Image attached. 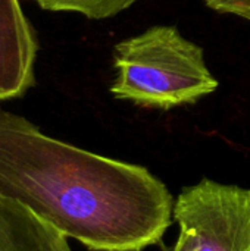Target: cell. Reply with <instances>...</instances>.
I'll return each instance as SVG.
<instances>
[{
    "instance_id": "cell-1",
    "label": "cell",
    "mask_w": 250,
    "mask_h": 251,
    "mask_svg": "<svg viewBox=\"0 0 250 251\" xmlns=\"http://www.w3.org/2000/svg\"><path fill=\"white\" fill-rule=\"evenodd\" d=\"M0 194L94 251H141L172 224L174 201L146 168L46 135L0 109Z\"/></svg>"
},
{
    "instance_id": "cell-2",
    "label": "cell",
    "mask_w": 250,
    "mask_h": 251,
    "mask_svg": "<svg viewBox=\"0 0 250 251\" xmlns=\"http://www.w3.org/2000/svg\"><path fill=\"white\" fill-rule=\"evenodd\" d=\"M113 66V97L144 107L193 104L218 88L203 49L171 25H155L118 43Z\"/></svg>"
},
{
    "instance_id": "cell-3",
    "label": "cell",
    "mask_w": 250,
    "mask_h": 251,
    "mask_svg": "<svg viewBox=\"0 0 250 251\" xmlns=\"http://www.w3.org/2000/svg\"><path fill=\"white\" fill-rule=\"evenodd\" d=\"M174 218L189 228L197 251H250V190L211 179L187 187Z\"/></svg>"
},
{
    "instance_id": "cell-4",
    "label": "cell",
    "mask_w": 250,
    "mask_h": 251,
    "mask_svg": "<svg viewBox=\"0 0 250 251\" xmlns=\"http://www.w3.org/2000/svg\"><path fill=\"white\" fill-rule=\"evenodd\" d=\"M37 38L18 0H0V100L24 96L34 84Z\"/></svg>"
},
{
    "instance_id": "cell-5",
    "label": "cell",
    "mask_w": 250,
    "mask_h": 251,
    "mask_svg": "<svg viewBox=\"0 0 250 251\" xmlns=\"http://www.w3.org/2000/svg\"><path fill=\"white\" fill-rule=\"evenodd\" d=\"M0 251H72L68 237L19 201L0 194Z\"/></svg>"
},
{
    "instance_id": "cell-6",
    "label": "cell",
    "mask_w": 250,
    "mask_h": 251,
    "mask_svg": "<svg viewBox=\"0 0 250 251\" xmlns=\"http://www.w3.org/2000/svg\"><path fill=\"white\" fill-rule=\"evenodd\" d=\"M40 7L52 12H75L90 19L115 16L137 0H35Z\"/></svg>"
},
{
    "instance_id": "cell-7",
    "label": "cell",
    "mask_w": 250,
    "mask_h": 251,
    "mask_svg": "<svg viewBox=\"0 0 250 251\" xmlns=\"http://www.w3.org/2000/svg\"><path fill=\"white\" fill-rule=\"evenodd\" d=\"M205 3L221 13H231L250 19V0H205Z\"/></svg>"
},
{
    "instance_id": "cell-8",
    "label": "cell",
    "mask_w": 250,
    "mask_h": 251,
    "mask_svg": "<svg viewBox=\"0 0 250 251\" xmlns=\"http://www.w3.org/2000/svg\"><path fill=\"white\" fill-rule=\"evenodd\" d=\"M169 251H197L193 232L186 226H180V235L177 238V243Z\"/></svg>"
},
{
    "instance_id": "cell-9",
    "label": "cell",
    "mask_w": 250,
    "mask_h": 251,
    "mask_svg": "<svg viewBox=\"0 0 250 251\" xmlns=\"http://www.w3.org/2000/svg\"><path fill=\"white\" fill-rule=\"evenodd\" d=\"M249 21H250V19H249Z\"/></svg>"
}]
</instances>
